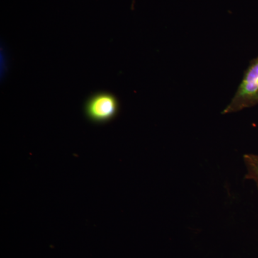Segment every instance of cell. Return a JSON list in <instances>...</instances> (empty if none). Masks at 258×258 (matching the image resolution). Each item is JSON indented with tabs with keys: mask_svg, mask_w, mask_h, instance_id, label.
Masks as SVG:
<instances>
[{
	"mask_svg": "<svg viewBox=\"0 0 258 258\" xmlns=\"http://www.w3.org/2000/svg\"><path fill=\"white\" fill-rule=\"evenodd\" d=\"M258 105V56L249 62L235 96L222 114L242 111Z\"/></svg>",
	"mask_w": 258,
	"mask_h": 258,
	"instance_id": "obj_1",
	"label": "cell"
},
{
	"mask_svg": "<svg viewBox=\"0 0 258 258\" xmlns=\"http://www.w3.org/2000/svg\"><path fill=\"white\" fill-rule=\"evenodd\" d=\"M120 103L117 97L109 92L93 93L86 100L84 113L95 124H105L114 119L119 113Z\"/></svg>",
	"mask_w": 258,
	"mask_h": 258,
	"instance_id": "obj_2",
	"label": "cell"
},
{
	"mask_svg": "<svg viewBox=\"0 0 258 258\" xmlns=\"http://www.w3.org/2000/svg\"><path fill=\"white\" fill-rule=\"evenodd\" d=\"M243 160L247 171L246 179L253 181L258 188V154H244Z\"/></svg>",
	"mask_w": 258,
	"mask_h": 258,
	"instance_id": "obj_3",
	"label": "cell"
},
{
	"mask_svg": "<svg viewBox=\"0 0 258 258\" xmlns=\"http://www.w3.org/2000/svg\"><path fill=\"white\" fill-rule=\"evenodd\" d=\"M134 3H135V0H133V3H132V10L134 9Z\"/></svg>",
	"mask_w": 258,
	"mask_h": 258,
	"instance_id": "obj_4",
	"label": "cell"
}]
</instances>
